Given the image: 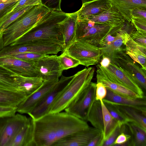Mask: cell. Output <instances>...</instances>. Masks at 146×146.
Here are the masks:
<instances>
[{
    "mask_svg": "<svg viewBox=\"0 0 146 146\" xmlns=\"http://www.w3.org/2000/svg\"><path fill=\"white\" fill-rule=\"evenodd\" d=\"M132 39L136 42L146 47V31L137 30L129 34Z\"/></svg>",
    "mask_w": 146,
    "mask_h": 146,
    "instance_id": "37",
    "label": "cell"
},
{
    "mask_svg": "<svg viewBox=\"0 0 146 146\" xmlns=\"http://www.w3.org/2000/svg\"><path fill=\"white\" fill-rule=\"evenodd\" d=\"M125 51L113 54L110 58L111 63L123 70L140 87L146 89V70L140 67Z\"/></svg>",
    "mask_w": 146,
    "mask_h": 146,
    "instance_id": "7",
    "label": "cell"
},
{
    "mask_svg": "<svg viewBox=\"0 0 146 146\" xmlns=\"http://www.w3.org/2000/svg\"><path fill=\"white\" fill-rule=\"evenodd\" d=\"M100 101L102 108L104 126L103 142L113 132L118 124L111 116L102 100Z\"/></svg>",
    "mask_w": 146,
    "mask_h": 146,
    "instance_id": "29",
    "label": "cell"
},
{
    "mask_svg": "<svg viewBox=\"0 0 146 146\" xmlns=\"http://www.w3.org/2000/svg\"><path fill=\"white\" fill-rule=\"evenodd\" d=\"M21 114L0 117V146H8L16 135L29 123Z\"/></svg>",
    "mask_w": 146,
    "mask_h": 146,
    "instance_id": "8",
    "label": "cell"
},
{
    "mask_svg": "<svg viewBox=\"0 0 146 146\" xmlns=\"http://www.w3.org/2000/svg\"><path fill=\"white\" fill-rule=\"evenodd\" d=\"M103 133L99 129L89 126L86 129L64 137L52 146H87L94 137Z\"/></svg>",
    "mask_w": 146,
    "mask_h": 146,
    "instance_id": "13",
    "label": "cell"
},
{
    "mask_svg": "<svg viewBox=\"0 0 146 146\" xmlns=\"http://www.w3.org/2000/svg\"><path fill=\"white\" fill-rule=\"evenodd\" d=\"M87 121L90 122L94 127L103 133V117L100 101L95 100L88 113Z\"/></svg>",
    "mask_w": 146,
    "mask_h": 146,
    "instance_id": "27",
    "label": "cell"
},
{
    "mask_svg": "<svg viewBox=\"0 0 146 146\" xmlns=\"http://www.w3.org/2000/svg\"><path fill=\"white\" fill-rule=\"evenodd\" d=\"M41 4L50 11H61L60 4L61 0H40Z\"/></svg>",
    "mask_w": 146,
    "mask_h": 146,
    "instance_id": "40",
    "label": "cell"
},
{
    "mask_svg": "<svg viewBox=\"0 0 146 146\" xmlns=\"http://www.w3.org/2000/svg\"><path fill=\"white\" fill-rule=\"evenodd\" d=\"M35 5L14 9L5 16L0 22V31L3 32L10 24Z\"/></svg>",
    "mask_w": 146,
    "mask_h": 146,
    "instance_id": "31",
    "label": "cell"
},
{
    "mask_svg": "<svg viewBox=\"0 0 146 146\" xmlns=\"http://www.w3.org/2000/svg\"><path fill=\"white\" fill-rule=\"evenodd\" d=\"M123 17L125 21H131L132 11L137 9H146V0H110Z\"/></svg>",
    "mask_w": 146,
    "mask_h": 146,
    "instance_id": "20",
    "label": "cell"
},
{
    "mask_svg": "<svg viewBox=\"0 0 146 146\" xmlns=\"http://www.w3.org/2000/svg\"><path fill=\"white\" fill-rule=\"evenodd\" d=\"M87 19L97 23L113 26L124 24L125 21L122 15L112 5L109 9Z\"/></svg>",
    "mask_w": 146,
    "mask_h": 146,
    "instance_id": "19",
    "label": "cell"
},
{
    "mask_svg": "<svg viewBox=\"0 0 146 146\" xmlns=\"http://www.w3.org/2000/svg\"><path fill=\"white\" fill-rule=\"evenodd\" d=\"M93 67L84 68L74 75L51 106L49 113L61 112L91 82L94 76Z\"/></svg>",
    "mask_w": 146,
    "mask_h": 146,
    "instance_id": "4",
    "label": "cell"
},
{
    "mask_svg": "<svg viewBox=\"0 0 146 146\" xmlns=\"http://www.w3.org/2000/svg\"><path fill=\"white\" fill-rule=\"evenodd\" d=\"M34 132V120L30 117L28 123L16 135L8 146H36Z\"/></svg>",
    "mask_w": 146,
    "mask_h": 146,
    "instance_id": "21",
    "label": "cell"
},
{
    "mask_svg": "<svg viewBox=\"0 0 146 146\" xmlns=\"http://www.w3.org/2000/svg\"><path fill=\"white\" fill-rule=\"evenodd\" d=\"M107 94L103 99L117 104L132 108L146 115V97L143 98L131 99L116 94L107 89Z\"/></svg>",
    "mask_w": 146,
    "mask_h": 146,
    "instance_id": "18",
    "label": "cell"
},
{
    "mask_svg": "<svg viewBox=\"0 0 146 146\" xmlns=\"http://www.w3.org/2000/svg\"><path fill=\"white\" fill-rule=\"evenodd\" d=\"M102 101L111 116L117 122L119 126L128 122L116 105L104 100Z\"/></svg>",
    "mask_w": 146,
    "mask_h": 146,
    "instance_id": "32",
    "label": "cell"
},
{
    "mask_svg": "<svg viewBox=\"0 0 146 146\" xmlns=\"http://www.w3.org/2000/svg\"><path fill=\"white\" fill-rule=\"evenodd\" d=\"M95 0H82V3H84L88 2H90Z\"/></svg>",
    "mask_w": 146,
    "mask_h": 146,
    "instance_id": "50",
    "label": "cell"
},
{
    "mask_svg": "<svg viewBox=\"0 0 146 146\" xmlns=\"http://www.w3.org/2000/svg\"><path fill=\"white\" fill-rule=\"evenodd\" d=\"M68 16V13L62 11H50L27 33L9 46L36 42L57 44L62 48L64 40L60 23Z\"/></svg>",
    "mask_w": 146,
    "mask_h": 146,
    "instance_id": "2",
    "label": "cell"
},
{
    "mask_svg": "<svg viewBox=\"0 0 146 146\" xmlns=\"http://www.w3.org/2000/svg\"><path fill=\"white\" fill-rule=\"evenodd\" d=\"M0 65L20 75L27 77H40L34 62L9 58H0Z\"/></svg>",
    "mask_w": 146,
    "mask_h": 146,
    "instance_id": "15",
    "label": "cell"
},
{
    "mask_svg": "<svg viewBox=\"0 0 146 146\" xmlns=\"http://www.w3.org/2000/svg\"><path fill=\"white\" fill-rule=\"evenodd\" d=\"M58 56L60 64L64 70L75 67L80 64L78 60L70 55L66 51L62 52Z\"/></svg>",
    "mask_w": 146,
    "mask_h": 146,
    "instance_id": "33",
    "label": "cell"
},
{
    "mask_svg": "<svg viewBox=\"0 0 146 146\" xmlns=\"http://www.w3.org/2000/svg\"><path fill=\"white\" fill-rule=\"evenodd\" d=\"M34 64L43 81L59 79L64 70L55 54L43 56Z\"/></svg>",
    "mask_w": 146,
    "mask_h": 146,
    "instance_id": "12",
    "label": "cell"
},
{
    "mask_svg": "<svg viewBox=\"0 0 146 146\" xmlns=\"http://www.w3.org/2000/svg\"><path fill=\"white\" fill-rule=\"evenodd\" d=\"M19 0H12L0 3V22L5 16L13 9Z\"/></svg>",
    "mask_w": 146,
    "mask_h": 146,
    "instance_id": "36",
    "label": "cell"
},
{
    "mask_svg": "<svg viewBox=\"0 0 146 146\" xmlns=\"http://www.w3.org/2000/svg\"><path fill=\"white\" fill-rule=\"evenodd\" d=\"M96 86L95 100H102L106 95L107 89L101 82L97 83Z\"/></svg>",
    "mask_w": 146,
    "mask_h": 146,
    "instance_id": "42",
    "label": "cell"
},
{
    "mask_svg": "<svg viewBox=\"0 0 146 146\" xmlns=\"http://www.w3.org/2000/svg\"><path fill=\"white\" fill-rule=\"evenodd\" d=\"M17 89H9L0 87V106L17 108L27 97Z\"/></svg>",
    "mask_w": 146,
    "mask_h": 146,
    "instance_id": "22",
    "label": "cell"
},
{
    "mask_svg": "<svg viewBox=\"0 0 146 146\" xmlns=\"http://www.w3.org/2000/svg\"><path fill=\"white\" fill-rule=\"evenodd\" d=\"M62 75L54 86L44 96L42 100L28 114L35 120L49 113L50 108L56 99L73 77Z\"/></svg>",
    "mask_w": 146,
    "mask_h": 146,
    "instance_id": "10",
    "label": "cell"
},
{
    "mask_svg": "<svg viewBox=\"0 0 146 146\" xmlns=\"http://www.w3.org/2000/svg\"><path fill=\"white\" fill-rule=\"evenodd\" d=\"M131 22L137 30L146 31V19L132 16Z\"/></svg>",
    "mask_w": 146,
    "mask_h": 146,
    "instance_id": "41",
    "label": "cell"
},
{
    "mask_svg": "<svg viewBox=\"0 0 146 146\" xmlns=\"http://www.w3.org/2000/svg\"><path fill=\"white\" fill-rule=\"evenodd\" d=\"M131 17L134 16L146 19V9H137L131 12Z\"/></svg>",
    "mask_w": 146,
    "mask_h": 146,
    "instance_id": "47",
    "label": "cell"
},
{
    "mask_svg": "<svg viewBox=\"0 0 146 146\" xmlns=\"http://www.w3.org/2000/svg\"><path fill=\"white\" fill-rule=\"evenodd\" d=\"M17 108L0 106V117L13 115L17 112Z\"/></svg>",
    "mask_w": 146,
    "mask_h": 146,
    "instance_id": "44",
    "label": "cell"
},
{
    "mask_svg": "<svg viewBox=\"0 0 146 146\" xmlns=\"http://www.w3.org/2000/svg\"><path fill=\"white\" fill-rule=\"evenodd\" d=\"M96 84L91 82L64 109L65 111L87 121L88 113L95 100Z\"/></svg>",
    "mask_w": 146,
    "mask_h": 146,
    "instance_id": "6",
    "label": "cell"
},
{
    "mask_svg": "<svg viewBox=\"0 0 146 146\" xmlns=\"http://www.w3.org/2000/svg\"><path fill=\"white\" fill-rule=\"evenodd\" d=\"M41 4L40 0H19L16 5L14 9L31 5Z\"/></svg>",
    "mask_w": 146,
    "mask_h": 146,
    "instance_id": "45",
    "label": "cell"
},
{
    "mask_svg": "<svg viewBox=\"0 0 146 146\" xmlns=\"http://www.w3.org/2000/svg\"><path fill=\"white\" fill-rule=\"evenodd\" d=\"M113 26L97 23L88 19H78L75 30V40L99 47L108 34L123 25Z\"/></svg>",
    "mask_w": 146,
    "mask_h": 146,
    "instance_id": "5",
    "label": "cell"
},
{
    "mask_svg": "<svg viewBox=\"0 0 146 146\" xmlns=\"http://www.w3.org/2000/svg\"><path fill=\"white\" fill-rule=\"evenodd\" d=\"M12 0H0V3H5L6 2H7L8 1H12Z\"/></svg>",
    "mask_w": 146,
    "mask_h": 146,
    "instance_id": "51",
    "label": "cell"
},
{
    "mask_svg": "<svg viewBox=\"0 0 146 146\" xmlns=\"http://www.w3.org/2000/svg\"><path fill=\"white\" fill-rule=\"evenodd\" d=\"M106 68L113 74L123 85L138 94L141 98L145 97L141 88L121 69L111 62Z\"/></svg>",
    "mask_w": 146,
    "mask_h": 146,
    "instance_id": "23",
    "label": "cell"
},
{
    "mask_svg": "<svg viewBox=\"0 0 146 146\" xmlns=\"http://www.w3.org/2000/svg\"><path fill=\"white\" fill-rule=\"evenodd\" d=\"M103 137V133L97 135L90 141L87 146H101Z\"/></svg>",
    "mask_w": 146,
    "mask_h": 146,
    "instance_id": "46",
    "label": "cell"
},
{
    "mask_svg": "<svg viewBox=\"0 0 146 146\" xmlns=\"http://www.w3.org/2000/svg\"><path fill=\"white\" fill-rule=\"evenodd\" d=\"M59 79L44 81L36 90L27 96L18 106L17 111L21 114H28L42 100L46 94L56 84Z\"/></svg>",
    "mask_w": 146,
    "mask_h": 146,
    "instance_id": "14",
    "label": "cell"
},
{
    "mask_svg": "<svg viewBox=\"0 0 146 146\" xmlns=\"http://www.w3.org/2000/svg\"><path fill=\"white\" fill-rule=\"evenodd\" d=\"M16 74L0 65V87L18 89L15 80Z\"/></svg>",
    "mask_w": 146,
    "mask_h": 146,
    "instance_id": "30",
    "label": "cell"
},
{
    "mask_svg": "<svg viewBox=\"0 0 146 146\" xmlns=\"http://www.w3.org/2000/svg\"><path fill=\"white\" fill-rule=\"evenodd\" d=\"M128 132L127 130L122 132L114 142L113 146H119L120 145L131 140V136Z\"/></svg>",
    "mask_w": 146,
    "mask_h": 146,
    "instance_id": "43",
    "label": "cell"
},
{
    "mask_svg": "<svg viewBox=\"0 0 146 146\" xmlns=\"http://www.w3.org/2000/svg\"><path fill=\"white\" fill-rule=\"evenodd\" d=\"M50 11L39 4L25 13L3 31L4 47L11 45L22 37Z\"/></svg>",
    "mask_w": 146,
    "mask_h": 146,
    "instance_id": "3",
    "label": "cell"
},
{
    "mask_svg": "<svg viewBox=\"0 0 146 146\" xmlns=\"http://www.w3.org/2000/svg\"><path fill=\"white\" fill-rule=\"evenodd\" d=\"M44 56L31 52H26L15 54L5 58H9L19 59L30 62H34L37 60Z\"/></svg>",
    "mask_w": 146,
    "mask_h": 146,
    "instance_id": "35",
    "label": "cell"
},
{
    "mask_svg": "<svg viewBox=\"0 0 146 146\" xmlns=\"http://www.w3.org/2000/svg\"><path fill=\"white\" fill-rule=\"evenodd\" d=\"M125 53L134 61L139 64L144 69L146 70V56L141 53L126 51Z\"/></svg>",
    "mask_w": 146,
    "mask_h": 146,
    "instance_id": "39",
    "label": "cell"
},
{
    "mask_svg": "<svg viewBox=\"0 0 146 146\" xmlns=\"http://www.w3.org/2000/svg\"><path fill=\"white\" fill-rule=\"evenodd\" d=\"M112 103L117 106L128 122L133 123L146 131V115L132 108Z\"/></svg>",
    "mask_w": 146,
    "mask_h": 146,
    "instance_id": "25",
    "label": "cell"
},
{
    "mask_svg": "<svg viewBox=\"0 0 146 146\" xmlns=\"http://www.w3.org/2000/svg\"><path fill=\"white\" fill-rule=\"evenodd\" d=\"M77 19L78 15L76 12L68 13L67 18L60 23L64 40L62 52L66 51L76 40L75 30Z\"/></svg>",
    "mask_w": 146,
    "mask_h": 146,
    "instance_id": "16",
    "label": "cell"
},
{
    "mask_svg": "<svg viewBox=\"0 0 146 146\" xmlns=\"http://www.w3.org/2000/svg\"><path fill=\"white\" fill-rule=\"evenodd\" d=\"M96 67L97 83H101L107 89L117 95L131 99L143 98L123 85L113 74L106 68L99 64L97 65Z\"/></svg>",
    "mask_w": 146,
    "mask_h": 146,
    "instance_id": "11",
    "label": "cell"
},
{
    "mask_svg": "<svg viewBox=\"0 0 146 146\" xmlns=\"http://www.w3.org/2000/svg\"><path fill=\"white\" fill-rule=\"evenodd\" d=\"M121 131V127L118 124L111 134L103 141L101 146H113L114 142Z\"/></svg>",
    "mask_w": 146,
    "mask_h": 146,
    "instance_id": "38",
    "label": "cell"
},
{
    "mask_svg": "<svg viewBox=\"0 0 146 146\" xmlns=\"http://www.w3.org/2000/svg\"><path fill=\"white\" fill-rule=\"evenodd\" d=\"M126 124L131 136V146H146V131L133 123Z\"/></svg>",
    "mask_w": 146,
    "mask_h": 146,
    "instance_id": "28",
    "label": "cell"
},
{
    "mask_svg": "<svg viewBox=\"0 0 146 146\" xmlns=\"http://www.w3.org/2000/svg\"><path fill=\"white\" fill-rule=\"evenodd\" d=\"M66 52L78 60L80 64L87 67L98 64L102 55L100 48L77 40H75Z\"/></svg>",
    "mask_w": 146,
    "mask_h": 146,
    "instance_id": "9",
    "label": "cell"
},
{
    "mask_svg": "<svg viewBox=\"0 0 146 146\" xmlns=\"http://www.w3.org/2000/svg\"><path fill=\"white\" fill-rule=\"evenodd\" d=\"M102 56V59L100 62V65L103 67L107 68L110 63L111 60L109 58L104 55Z\"/></svg>",
    "mask_w": 146,
    "mask_h": 146,
    "instance_id": "48",
    "label": "cell"
},
{
    "mask_svg": "<svg viewBox=\"0 0 146 146\" xmlns=\"http://www.w3.org/2000/svg\"><path fill=\"white\" fill-rule=\"evenodd\" d=\"M15 80L18 90L27 97L36 90L43 82L41 77L25 76L17 74L15 75Z\"/></svg>",
    "mask_w": 146,
    "mask_h": 146,
    "instance_id": "24",
    "label": "cell"
},
{
    "mask_svg": "<svg viewBox=\"0 0 146 146\" xmlns=\"http://www.w3.org/2000/svg\"><path fill=\"white\" fill-rule=\"evenodd\" d=\"M111 6L110 0H95L83 3L81 8L76 11L78 19H87L100 14Z\"/></svg>",
    "mask_w": 146,
    "mask_h": 146,
    "instance_id": "17",
    "label": "cell"
},
{
    "mask_svg": "<svg viewBox=\"0 0 146 146\" xmlns=\"http://www.w3.org/2000/svg\"><path fill=\"white\" fill-rule=\"evenodd\" d=\"M36 146H52L64 137L87 128V121L65 111L49 113L34 120Z\"/></svg>",
    "mask_w": 146,
    "mask_h": 146,
    "instance_id": "1",
    "label": "cell"
},
{
    "mask_svg": "<svg viewBox=\"0 0 146 146\" xmlns=\"http://www.w3.org/2000/svg\"><path fill=\"white\" fill-rule=\"evenodd\" d=\"M125 45L126 51L139 53L146 56V47L136 42L128 33L127 35Z\"/></svg>",
    "mask_w": 146,
    "mask_h": 146,
    "instance_id": "34",
    "label": "cell"
},
{
    "mask_svg": "<svg viewBox=\"0 0 146 146\" xmlns=\"http://www.w3.org/2000/svg\"><path fill=\"white\" fill-rule=\"evenodd\" d=\"M127 33L122 29L117 34L116 38L109 46L100 48L102 55L110 58L113 54L118 52L125 51L126 48L123 47L125 45V41Z\"/></svg>",
    "mask_w": 146,
    "mask_h": 146,
    "instance_id": "26",
    "label": "cell"
},
{
    "mask_svg": "<svg viewBox=\"0 0 146 146\" xmlns=\"http://www.w3.org/2000/svg\"><path fill=\"white\" fill-rule=\"evenodd\" d=\"M4 47L3 32L0 31V50L2 49Z\"/></svg>",
    "mask_w": 146,
    "mask_h": 146,
    "instance_id": "49",
    "label": "cell"
}]
</instances>
